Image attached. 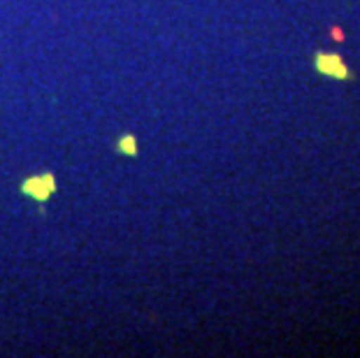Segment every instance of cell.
I'll return each mask as SVG.
<instances>
[{"label": "cell", "mask_w": 360, "mask_h": 358, "mask_svg": "<svg viewBox=\"0 0 360 358\" xmlns=\"http://www.w3.org/2000/svg\"><path fill=\"white\" fill-rule=\"evenodd\" d=\"M21 191H24L26 196H30L37 203H44V200H49V196L53 191H56V179H53V174H40V177H30V179L24 181Z\"/></svg>", "instance_id": "obj_1"}, {"label": "cell", "mask_w": 360, "mask_h": 358, "mask_svg": "<svg viewBox=\"0 0 360 358\" xmlns=\"http://www.w3.org/2000/svg\"><path fill=\"white\" fill-rule=\"evenodd\" d=\"M119 151H124V154H130V156L137 154V147H135V138H133V135H124V138L119 140Z\"/></svg>", "instance_id": "obj_2"}]
</instances>
